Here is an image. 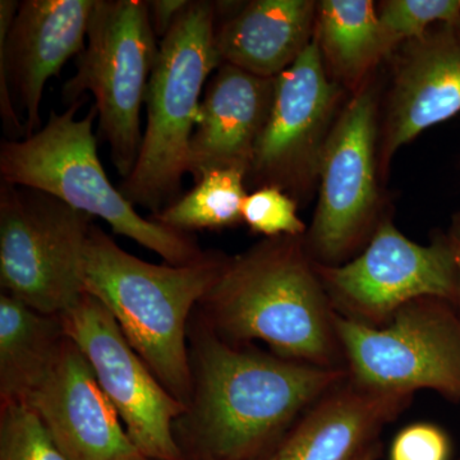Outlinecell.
Masks as SVG:
<instances>
[{
	"label": "cell",
	"instance_id": "6da1fadb",
	"mask_svg": "<svg viewBox=\"0 0 460 460\" xmlns=\"http://www.w3.org/2000/svg\"><path fill=\"white\" fill-rule=\"evenodd\" d=\"M193 348L187 413L205 460L261 458L301 414L348 377L347 368L242 349L210 328L199 332Z\"/></svg>",
	"mask_w": 460,
	"mask_h": 460
},
{
	"label": "cell",
	"instance_id": "7a4b0ae2",
	"mask_svg": "<svg viewBox=\"0 0 460 460\" xmlns=\"http://www.w3.org/2000/svg\"><path fill=\"white\" fill-rule=\"evenodd\" d=\"M298 238H269L226 260L201 301L208 328L230 343L261 341L284 358L345 368L335 311Z\"/></svg>",
	"mask_w": 460,
	"mask_h": 460
},
{
	"label": "cell",
	"instance_id": "3957f363",
	"mask_svg": "<svg viewBox=\"0 0 460 460\" xmlns=\"http://www.w3.org/2000/svg\"><path fill=\"white\" fill-rule=\"evenodd\" d=\"M226 262L206 253L190 265H154L129 255L93 223L87 235L84 292L104 305L142 361L187 407L193 395L187 320Z\"/></svg>",
	"mask_w": 460,
	"mask_h": 460
},
{
	"label": "cell",
	"instance_id": "277c9868",
	"mask_svg": "<svg viewBox=\"0 0 460 460\" xmlns=\"http://www.w3.org/2000/svg\"><path fill=\"white\" fill-rule=\"evenodd\" d=\"M81 105L83 100L63 113L51 111L48 123L29 137L3 140L2 181L40 190L75 210L100 217L114 233L153 251L169 265H190L204 259L206 253L189 233L142 217L111 183L93 132L98 111L93 105L86 117L78 119Z\"/></svg>",
	"mask_w": 460,
	"mask_h": 460
},
{
	"label": "cell",
	"instance_id": "5b68a950",
	"mask_svg": "<svg viewBox=\"0 0 460 460\" xmlns=\"http://www.w3.org/2000/svg\"><path fill=\"white\" fill-rule=\"evenodd\" d=\"M215 3L196 0L160 40L145 104L147 124L137 163L120 192L132 205L162 210L189 172L206 80L222 65L215 49Z\"/></svg>",
	"mask_w": 460,
	"mask_h": 460
},
{
	"label": "cell",
	"instance_id": "8992f818",
	"mask_svg": "<svg viewBox=\"0 0 460 460\" xmlns=\"http://www.w3.org/2000/svg\"><path fill=\"white\" fill-rule=\"evenodd\" d=\"M157 36L144 0H96L87 44L77 71L62 90L63 104L95 98L99 128L111 162L126 180L140 153L141 109L159 54Z\"/></svg>",
	"mask_w": 460,
	"mask_h": 460
},
{
	"label": "cell",
	"instance_id": "52a82bcc",
	"mask_svg": "<svg viewBox=\"0 0 460 460\" xmlns=\"http://www.w3.org/2000/svg\"><path fill=\"white\" fill-rule=\"evenodd\" d=\"M348 376L359 385L413 395L432 390L460 402V307L440 298L402 305L384 326L334 314Z\"/></svg>",
	"mask_w": 460,
	"mask_h": 460
},
{
	"label": "cell",
	"instance_id": "ba28073f",
	"mask_svg": "<svg viewBox=\"0 0 460 460\" xmlns=\"http://www.w3.org/2000/svg\"><path fill=\"white\" fill-rule=\"evenodd\" d=\"M93 217L48 193L2 181L3 293L62 316L84 295V253Z\"/></svg>",
	"mask_w": 460,
	"mask_h": 460
},
{
	"label": "cell",
	"instance_id": "9c48e42d",
	"mask_svg": "<svg viewBox=\"0 0 460 460\" xmlns=\"http://www.w3.org/2000/svg\"><path fill=\"white\" fill-rule=\"evenodd\" d=\"M314 268L332 310L366 325H386L402 305L420 298L460 304L459 272L447 239L420 246L392 223L381 224L353 261Z\"/></svg>",
	"mask_w": 460,
	"mask_h": 460
},
{
	"label": "cell",
	"instance_id": "30bf717a",
	"mask_svg": "<svg viewBox=\"0 0 460 460\" xmlns=\"http://www.w3.org/2000/svg\"><path fill=\"white\" fill-rule=\"evenodd\" d=\"M60 319L138 452L147 460H183L172 426L189 407L157 380L104 305L84 293Z\"/></svg>",
	"mask_w": 460,
	"mask_h": 460
},
{
	"label": "cell",
	"instance_id": "8fae6325",
	"mask_svg": "<svg viewBox=\"0 0 460 460\" xmlns=\"http://www.w3.org/2000/svg\"><path fill=\"white\" fill-rule=\"evenodd\" d=\"M95 3L0 2V113L8 140L40 131L45 84L83 53Z\"/></svg>",
	"mask_w": 460,
	"mask_h": 460
},
{
	"label": "cell",
	"instance_id": "7c38bea8",
	"mask_svg": "<svg viewBox=\"0 0 460 460\" xmlns=\"http://www.w3.org/2000/svg\"><path fill=\"white\" fill-rule=\"evenodd\" d=\"M375 104L371 93L350 102L321 156L320 201L310 233L321 259H341L359 241L374 208Z\"/></svg>",
	"mask_w": 460,
	"mask_h": 460
},
{
	"label": "cell",
	"instance_id": "4fadbf2b",
	"mask_svg": "<svg viewBox=\"0 0 460 460\" xmlns=\"http://www.w3.org/2000/svg\"><path fill=\"white\" fill-rule=\"evenodd\" d=\"M27 405L68 460H147L68 337L49 376Z\"/></svg>",
	"mask_w": 460,
	"mask_h": 460
},
{
	"label": "cell",
	"instance_id": "5bb4252c",
	"mask_svg": "<svg viewBox=\"0 0 460 460\" xmlns=\"http://www.w3.org/2000/svg\"><path fill=\"white\" fill-rule=\"evenodd\" d=\"M334 98L335 86L326 77L319 42L311 41L275 77L270 114L248 172L265 187L279 189L296 181Z\"/></svg>",
	"mask_w": 460,
	"mask_h": 460
},
{
	"label": "cell",
	"instance_id": "9a60e30c",
	"mask_svg": "<svg viewBox=\"0 0 460 460\" xmlns=\"http://www.w3.org/2000/svg\"><path fill=\"white\" fill-rule=\"evenodd\" d=\"M275 78L222 63L206 87L190 138L189 172L241 168L248 172L270 114Z\"/></svg>",
	"mask_w": 460,
	"mask_h": 460
},
{
	"label": "cell",
	"instance_id": "2e32d148",
	"mask_svg": "<svg viewBox=\"0 0 460 460\" xmlns=\"http://www.w3.org/2000/svg\"><path fill=\"white\" fill-rule=\"evenodd\" d=\"M411 398L359 385L348 376L284 436L277 460H356Z\"/></svg>",
	"mask_w": 460,
	"mask_h": 460
},
{
	"label": "cell",
	"instance_id": "e0dca14e",
	"mask_svg": "<svg viewBox=\"0 0 460 460\" xmlns=\"http://www.w3.org/2000/svg\"><path fill=\"white\" fill-rule=\"evenodd\" d=\"M314 3L255 0L215 30L220 62L263 78H275L310 44Z\"/></svg>",
	"mask_w": 460,
	"mask_h": 460
},
{
	"label": "cell",
	"instance_id": "ac0fdd59",
	"mask_svg": "<svg viewBox=\"0 0 460 460\" xmlns=\"http://www.w3.org/2000/svg\"><path fill=\"white\" fill-rule=\"evenodd\" d=\"M460 111V41L440 38L423 44L396 81L387 127L392 155L420 132Z\"/></svg>",
	"mask_w": 460,
	"mask_h": 460
},
{
	"label": "cell",
	"instance_id": "d6986e66",
	"mask_svg": "<svg viewBox=\"0 0 460 460\" xmlns=\"http://www.w3.org/2000/svg\"><path fill=\"white\" fill-rule=\"evenodd\" d=\"M66 341L60 316L38 313L0 296V398L2 405L29 404L59 358Z\"/></svg>",
	"mask_w": 460,
	"mask_h": 460
},
{
	"label": "cell",
	"instance_id": "ffe728a7",
	"mask_svg": "<svg viewBox=\"0 0 460 460\" xmlns=\"http://www.w3.org/2000/svg\"><path fill=\"white\" fill-rule=\"evenodd\" d=\"M320 33L330 62L349 78L362 74L389 39L370 0L321 2Z\"/></svg>",
	"mask_w": 460,
	"mask_h": 460
},
{
	"label": "cell",
	"instance_id": "44dd1931",
	"mask_svg": "<svg viewBox=\"0 0 460 460\" xmlns=\"http://www.w3.org/2000/svg\"><path fill=\"white\" fill-rule=\"evenodd\" d=\"M241 168H215L199 172L195 189L154 214L153 219L178 232L222 229L242 220L247 198Z\"/></svg>",
	"mask_w": 460,
	"mask_h": 460
},
{
	"label": "cell",
	"instance_id": "7402d4cb",
	"mask_svg": "<svg viewBox=\"0 0 460 460\" xmlns=\"http://www.w3.org/2000/svg\"><path fill=\"white\" fill-rule=\"evenodd\" d=\"M0 460L68 459L31 407L7 404L0 411Z\"/></svg>",
	"mask_w": 460,
	"mask_h": 460
},
{
	"label": "cell",
	"instance_id": "603a6c76",
	"mask_svg": "<svg viewBox=\"0 0 460 460\" xmlns=\"http://www.w3.org/2000/svg\"><path fill=\"white\" fill-rule=\"evenodd\" d=\"M387 38H422L426 27L436 21L460 20V0H392L378 14Z\"/></svg>",
	"mask_w": 460,
	"mask_h": 460
},
{
	"label": "cell",
	"instance_id": "cb8c5ba5",
	"mask_svg": "<svg viewBox=\"0 0 460 460\" xmlns=\"http://www.w3.org/2000/svg\"><path fill=\"white\" fill-rule=\"evenodd\" d=\"M242 220L255 233L275 237H299L305 233V224L296 215V202L280 189L263 186L247 195L242 205Z\"/></svg>",
	"mask_w": 460,
	"mask_h": 460
},
{
	"label": "cell",
	"instance_id": "d4e9b609",
	"mask_svg": "<svg viewBox=\"0 0 460 460\" xmlns=\"http://www.w3.org/2000/svg\"><path fill=\"white\" fill-rule=\"evenodd\" d=\"M452 445L444 429L431 423L402 429L390 449V460H449Z\"/></svg>",
	"mask_w": 460,
	"mask_h": 460
},
{
	"label": "cell",
	"instance_id": "484cf974",
	"mask_svg": "<svg viewBox=\"0 0 460 460\" xmlns=\"http://www.w3.org/2000/svg\"><path fill=\"white\" fill-rule=\"evenodd\" d=\"M189 0H153L147 2L151 22L157 38L163 39L174 25L175 21L189 8Z\"/></svg>",
	"mask_w": 460,
	"mask_h": 460
},
{
	"label": "cell",
	"instance_id": "4316f807",
	"mask_svg": "<svg viewBox=\"0 0 460 460\" xmlns=\"http://www.w3.org/2000/svg\"><path fill=\"white\" fill-rule=\"evenodd\" d=\"M447 242H449L450 248H452L454 259H456V268H458L459 272L460 283V217L454 220L452 228H450V232L449 234H447Z\"/></svg>",
	"mask_w": 460,
	"mask_h": 460
},
{
	"label": "cell",
	"instance_id": "83f0119b",
	"mask_svg": "<svg viewBox=\"0 0 460 460\" xmlns=\"http://www.w3.org/2000/svg\"><path fill=\"white\" fill-rule=\"evenodd\" d=\"M376 445H371L370 447L365 450V452L359 454L358 458L356 460H376Z\"/></svg>",
	"mask_w": 460,
	"mask_h": 460
},
{
	"label": "cell",
	"instance_id": "f1b7e54d",
	"mask_svg": "<svg viewBox=\"0 0 460 460\" xmlns=\"http://www.w3.org/2000/svg\"><path fill=\"white\" fill-rule=\"evenodd\" d=\"M255 460H277V456H275V452L266 454V456H261V458H257Z\"/></svg>",
	"mask_w": 460,
	"mask_h": 460
}]
</instances>
